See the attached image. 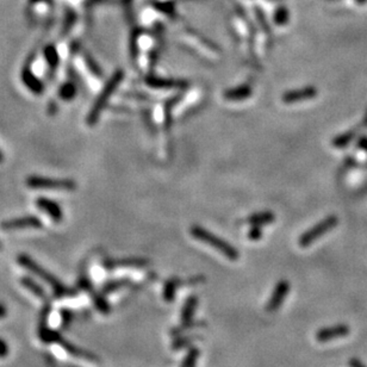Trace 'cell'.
Masks as SVG:
<instances>
[{"label":"cell","instance_id":"obj_8","mask_svg":"<svg viewBox=\"0 0 367 367\" xmlns=\"http://www.w3.org/2000/svg\"><path fill=\"white\" fill-rule=\"evenodd\" d=\"M21 79L22 83L24 84V86L36 95L43 94L45 93V84L39 78H37V75L35 74L34 72L31 71L30 66H25V67L22 69L21 73Z\"/></svg>","mask_w":367,"mask_h":367},{"label":"cell","instance_id":"obj_24","mask_svg":"<svg viewBox=\"0 0 367 367\" xmlns=\"http://www.w3.org/2000/svg\"><path fill=\"white\" fill-rule=\"evenodd\" d=\"M273 17H274L275 24L285 25V24H288V22L290 19V12L285 6H279V7H277V10H275Z\"/></svg>","mask_w":367,"mask_h":367},{"label":"cell","instance_id":"obj_15","mask_svg":"<svg viewBox=\"0 0 367 367\" xmlns=\"http://www.w3.org/2000/svg\"><path fill=\"white\" fill-rule=\"evenodd\" d=\"M21 284L23 285L24 289H27L29 292H31L32 295L37 297V298L46 300L47 299V293L45 290H43L42 286H39L37 282H36L34 279L30 277H23L21 279Z\"/></svg>","mask_w":367,"mask_h":367},{"label":"cell","instance_id":"obj_1","mask_svg":"<svg viewBox=\"0 0 367 367\" xmlns=\"http://www.w3.org/2000/svg\"><path fill=\"white\" fill-rule=\"evenodd\" d=\"M123 78H124V72L120 71V69L113 73L109 81L106 83L104 89L101 90L100 93H99L98 98L95 99L93 106H92L89 115H87V118H86L87 126L89 127L95 126V123L98 122L99 118H100L103 111L105 110L106 104H108L111 95L115 93V91L117 90V87L119 86V84L122 83Z\"/></svg>","mask_w":367,"mask_h":367},{"label":"cell","instance_id":"obj_13","mask_svg":"<svg viewBox=\"0 0 367 367\" xmlns=\"http://www.w3.org/2000/svg\"><path fill=\"white\" fill-rule=\"evenodd\" d=\"M58 344L64 348V350L67 352V353H69L71 355H73V357H76V358H81V359H86V360H92V361H98V358L95 357V355H93L92 353H89V352L84 351L81 350V348L76 347L74 346L73 343H69L67 342V341H65L64 339L58 340Z\"/></svg>","mask_w":367,"mask_h":367},{"label":"cell","instance_id":"obj_16","mask_svg":"<svg viewBox=\"0 0 367 367\" xmlns=\"http://www.w3.org/2000/svg\"><path fill=\"white\" fill-rule=\"evenodd\" d=\"M198 305V298L197 296H191L187 298V300L184 304L182 310H181V322L182 324H187L192 320V316L194 311L197 309Z\"/></svg>","mask_w":367,"mask_h":367},{"label":"cell","instance_id":"obj_37","mask_svg":"<svg viewBox=\"0 0 367 367\" xmlns=\"http://www.w3.org/2000/svg\"><path fill=\"white\" fill-rule=\"evenodd\" d=\"M4 160V156H3V153L2 152H0V162H2V161Z\"/></svg>","mask_w":367,"mask_h":367},{"label":"cell","instance_id":"obj_17","mask_svg":"<svg viewBox=\"0 0 367 367\" xmlns=\"http://www.w3.org/2000/svg\"><path fill=\"white\" fill-rule=\"evenodd\" d=\"M76 94H78V89L73 81H67L58 87L57 95L62 100L72 101L76 97Z\"/></svg>","mask_w":367,"mask_h":367},{"label":"cell","instance_id":"obj_38","mask_svg":"<svg viewBox=\"0 0 367 367\" xmlns=\"http://www.w3.org/2000/svg\"><path fill=\"white\" fill-rule=\"evenodd\" d=\"M0 249H2V243H0Z\"/></svg>","mask_w":367,"mask_h":367},{"label":"cell","instance_id":"obj_28","mask_svg":"<svg viewBox=\"0 0 367 367\" xmlns=\"http://www.w3.org/2000/svg\"><path fill=\"white\" fill-rule=\"evenodd\" d=\"M127 284H129V281H128V280H113V281H110V282H108V284H105L104 289H103V292H104V293H111L113 291H116L117 289L123 288V286H126Z\"/></svg>","mask_w":367,"mask_h":367},{"label":"cell","instance_id":"obj_3","mask_svg":"<svg viewBox=\"0 0 367 367\" xmlns=\"http://www.w3.org/2000/svg\"><path fill=\"white\" fill-rule=\"evenodd\" d=\"M190 233L193 237H196L197 240H199L201 242H204V243L211 246V247H214L216 251L222 253L223 255H226L227 258L231 260V261H236V260L238 259V256H240L238 252L236 251V248H234L233 246L228 243V242H226L225 240H222L221 237L211 234L210 231L201 228V227L193 226L192 228H191Z\"/></svg>","mask_w":367,"mask_h":367},{"label":"cell","instance_id":"obj_9","mask_svg":"<svg viewBox=\"0 0 367 367\" xmlns=\"http://www.w3.org/2000/svg\"><path fill=\"white\" fill-rule=\"evenodd\" d=\"M289 291H290L289 281L286 280L279 281L277 286H275L274 291L272 293V297H271L269 303H267V307H266L267 311H270V313L277 311L279 308H280L281 304L284 303Z\"/></svg>","mask_w":367,"mask_h":367},{"label":"cell","instance_id":"obj_12","mask_svg":"<svg viewBox=\"0 0 367 367\" xmlns=\"http://www.w3.org/2000/svg\"><path fill=\"white\" fill-rule=\"evenodd\" d=\"M146 83L154 89H180L186 86L185 81L181 80H172V79H160L156 76H148Z\"/></svg>","mask_w":367,"mask_h":367},{"label":"cell","instance_id":"obj_25","mask_svg":"<svg viewBox=\"0 0 367 367\" xmlns=\"http://www.w3.org/2000/svg\"><path fill=\"white\" fill-rule=\"evenodd\" d=\"M153 6L155 7L156 10H159L160 12L167 14V16L175 13V6L172 2H156L153 4Z\"/></svg>","mask_w":367,"mask_h":367},{"label":"cell","instance_id":"obj_33","mask_svg":"<svg viewBox=\"0 0 367 367\" xmlns=\"http://www.w3.org/2000/svg\"><path fill=\"white\" fill-rule=\"evenodd\" d=\"M358 146L360 147V148L367 150V137H361L360 139H359Z\"/></svg>","mask_w":367,"mask_h":367},{"label":"cell","instance_id":"obj_10","mask_svg":"<svg viewBox=\"0 0 367 367\" xmlns=\"http://www.w3.org/2000/svg\"><path fill=\"white\" fill-rule=\"evenodd\" d=\"M350 334V328L347 325L340 324L335 327H329V328H323L316 333V340L320 342H327L340 337H344Z\"/></svg>","mask_w":367,"mask_h":367},{"label":"cell","instance_id":"obj_29","mask_svg":"<svg viewBox=\"0 0 367 367\" xmlns=\"http://www.w3.org/2000/svg\"><path fill=\"white\" fill-rule=\"evenodd\" d=\"M146 260H123V261H115V262H109L106 266L110 267H116V266H138V265H146Z\"/></svg>","mask_w":367,"mask_h":367},{"label":"cell","instance_id":"obj_32","mask_svg":"<svg viewBox=\"0 0 367 367\" xmlns=\"http://www.w3.org/2000/svg\"><path fill=\"white\" fill-rule=\"evenodd\" d=\"M10 353V348H9V344H7V342L4 339H2L0 337V358H6L7 355H9Z\"/></svg>","mask_w":367,"mask_h":367},{"label":"cell","instance_id":"obj_14","mask_svg":"<svg viewBox=\"0 0 367 367\" xmlns=\"http://www.w3.org/2000/svg\"><path fill=\"white\" fill-rule=\"evenodd\" d=\"M43 56H45L49 71L53 73L56 72L58 66H60V55H58L57 48L55 47V45L46 46L43 49Z\"/></svg>","mask_w":367,"mask_h":367},{"label":"cell","instance_id":"obj_27","mask_svg":"<svg viewBox=\"0 0 367 367\" xmlns=\"http://www.w3.org/2000/svg\"><path fill=\"white\" fill-rule=\"evenodd\" d=\"M93 302H94L95 308H97V309L100 311V313H103V314H109L110 313L109 303L106 302V300L103 298L101 296L93 295Z\"/></svg>","mask_w":367,"mask_h":367},{"label":"cell","instance_id":"obj_34","mask_svg":"<svg viewBox=\"0 0 367 367\" xmlns=\"http://www.w3.org/2000/svg\"><path fill=\"white\" fill-rule=\"evenodd\" d=\"M7 315V308L0 303V318H4Z\"/></svg>","mask_w":367,"mask_h":367},{"label":"cell","instance_id":"obj_36","mask_svg":"<svg viewBox=\"0 0 367 367\" xmlns=\"http://www.w3.org/2000/svg\"><path fill=\"white\" fill-rule=\"evenodd\" d=\"M367 2V0H357V3L359 4H365Z\"/></svg>","mask_w":367,"mask_h":367},{"label":"cell","instance_id":"obj_19","mask_svg":"<svg viewBox=\"0 0 367 367\" xmlns=\"http://www.w3.org/2000/svg\"><path fill=\"white\" fill-rule=\"evenodd\" d=\"M274 219H275V216L272 214V212H259V214L249 216L246 222L253 226H265L274 222Z\"/></svg>","mask_w":367,"mask_h":367},{"label":"cell","instance_id":"obj_22","mask_svg":"<svg viewBox=\"0 0 367 367\" xmlns=\"http://www.w3.org/2000/svg\"><path fill=\"white\" fill-rule=\"evenodd\" d=\"M180 284H181V281L177 278L171 279V280H168L166 284H165V289H164L165 300H167V302H172V300L174 299L175 291H177V289L179 288V285Z\"/></svg>","mask_w":367,"mask_h":367},{"label":"cell","instance_id":"obj_4","mask_svg":"<svg viewBox=\"0 0 367 367\" xmlns=\"http://www.w3.org/2000/svg\"><path fill=\"white\" fill-rule=\"evenodd\" d=\"M27 185L30 189L36 190H75L76 184L72 179H57L39 177V175H31L27 179Z\"/></svg>","mask_w":367,"mask_h":367},{"label":"cell","instance_id":"obj_6","mask_svg":"<svg viewBox=\"0 0 367 367\" xmlns=\"http://www.w3.org/2000/svg\"><path fill=\"white\" fill-rule=\"evenodd\" d=\"M0 227H2V229L6 231L16 230V229H25V228L39 229L43 227V223L37 216L28 215V216H23V217H17L3 222L2 225H0Z\"/></svg>","mask_w":367,"mask_h":367},{"label":"cell","instance_id":"obj_11","mask_svg":"<svg viewBox=\"0 0 367 367\" xmlns=\"http://www.w3.org/2000/svg\"><path fill=\"white\" fill-rule=\"evenodd\" d=\"M317 95V90L313 86L305 87L302 90H293L289 91L282 95V101L285 104H293V103H298L303 100H308V99H313Z\"/></svg>","mask_w":367,"mask_h":367},{"label":"cell","instance_id":"obj_23","mask_svg":"<svg viewBox=\"0 0 367 367\" xmlns=\"http://www.w3.org/2000/svg\"><path fill=\"white\" fill-rule=\"evenodd\" d=\"M355 134H357V129L351 130V131H348V133L342 134L341 136L336 137L335 139H334L333 146L335 147V148H343V147L348 146V143H350L352 139L354 138Z\"/></svg>","mask_w":367,"mask_h":367},{"label":"cell","instance_id":"obj_5","mask_svg":"<svg viewBox=\"0 0 367 367\" xmlns=\"http://www.w3.org/2000/svg\"><path fill=\"white\" fill-rule=\"evenodd\" d=\"M337 225H339V218H337L336 216L334 215L328 216V217L323 219L322 222L313 227L311 229L305 231V233L299 237L298 240L299 246L303 248L309 247V246L313 244L317 238H320L321 236H323V235L328 233V231H330L333 228H335Z\"/></svg>","mask_w":367,"mask_h":367},{"label":"cell","instance_id":"obj_7","mask_svg":"<svg viewBox=\"0 0 367 367\" xmlns=\"http://www.w3.org/2000/svg\"><path fill=\"white\" fill-rule=\"evenodd\" d=\"M36 207L38 208V210L48 216V217L53 219L54 222H61L62 218H64V212H62V208L58 205L56 201L53 199H49V198L46 197H38L36 199Z\"/></svg>","mask_w":367,"mask_h":367},{"label":"cell","instance_id":"obj_20","mask_svg":"<svg viewBox=\"0 0 367 367\" xmlns=\"http://www.w3.org/2000/svg\"><path fill=\"white\" fill-rule=\"evenodd\" d=\"M84 57V62H85L86 68L89 69V72L91 73L92 75L95 76L97 79H101L103 78V71L100 68V66L97 64V61L94 60L93 56L89 53H84L83 55Z\"/></svg>","mask_w":367,"mask_h":367},{"label":"cell","instance_id":"obj_26","mask_svg":"<svg viewBox=\"0 0 367 367\" xmlns=\"http://www.w3.org/2000/svg\"><path fill=\"white\" fill-rule=\"evenodd\" d=\"M198 357H199V351L197 348H193L189 352L185 360L182 362L181 367H196V362L198 360Z\"/></svg>","mask_w":367,"mask_h":367},{"label":"cell","instance_id":"obj_31","mask_svg":"<svg viewBox=\"0 0 367 367\" xmlns=\"http://www.w3.org/2000/svg\"><path fill=\"white\" fill-rule=\"evenodd\" d=\"M262 236V231L260 230V226H253V228L249 230L248 237L253 241H258Z\"/></svg>","mask_w":367,"mask_h":367},{"label":"cell","instance_id":"obj_30","mask_svg":"<svg viewBox=\"0 0 367 367\" xmlns=\"http://www.w3.org/2000/svg\"><path fill=\"white\" fill-rule=\"evenodd\" d=\"M139 34H141V30H136L133 35H131L130 51H131V56H133V57L136 56V53H137V43H138Z\"/></svg>","mask_w":367,"mask_h":367},{"label":"cell","instance_id":"obj_35","mask_svg":"<svg viewBox=\"0 0 367 367\" xmlns=\"http://www.w3.org/2000/svg\"><path fill=\"white\" fill-rule=\"evenodd\" d=\"M351 367H365V366L362 365L359 360H355V359H353V360L351 361Z\"/></svg>","mask_w":367,"mask_h":367},{"label":"cell","instance_id":"obj_18","mask_svg":"<svg viewBox=\"0 0 367 367\" xmlns=\"http://www.w3.org/2000/svg\"><path fill=\"white\" fill-rule=\"evenodd\" d=\"M252 93H253V91L251 87L246 85V86L237 87V89L228 90L225 93V98L227 99V100L236 101V100H242V99L248 98Z\"/></svg>","mask_w":367,"mask_h":367},{"label":"cell","instance_id":"obj_2","mask_svg":"<svg viewBox=\"0 0 367 367\" xmlns=\"http://www.w3.org/2000/svg\"><path fill=\"white\" fill-rule=\"evenodd\" d=\"M17 261L22 267H24V269L30 271L31 273L37 275L41 280L47 282V284L49 285L51 289H53L55 296L62 297V296L68 295V293H71V291H69V290L66 288V286L62 284V282L58 280V279L55 277L54 274L48 272L46 269H43L41 265H38V263L36 262L34 259H31L29 255L19 254L17 258Z\"/></svg>","mask_w":367,"mask_h":367},{"label":"cell","instance_id":"obj_21","mask_svg":"<svg viewBox=\"0 0 367 367\" xmlns=\"http://www.w3.org/2000/svg\"><path fill=\"white\" fill-rule=\"evenodd\" d=\"M39 339H41L43 342L46 343H57L58 340L61 339V335L55 330L48 328V327L43 325L38 330Z\"/></svg>","mask_w":367,"mask_h":367}]
</instances>
